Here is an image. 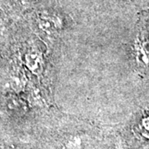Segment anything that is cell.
<instances>
[{
	"instance_id": "6da1fadb",
	"label": "cell",
	"mask_w": 149,
	"mask_h": 149,
	"mask_svg": "<svg viewBox=\"0 0 149 149\" xmlns=\"http://www.w3.org/2000/svg\"><path fill=\"white\" fill-rule=\"evenodd\" d=\"M37 21L40 28L47 32H58L64 27L62 17L54 12H42L38 14Z\"/></svg>"
},
{
	"instance_id": "7a4b0ae2",
	"label": "cell",
	"mask_w": 149,
	"mask_h": 149,
	"mask_svg": "<svg viewBox=\"0 0 149 149\" xmlns=\"http://www.w3.org/2000/svg\"><path fill=\"white\" fill-rule=\"evenodd\" d=\"M135 58L141 65L148 66L149 64V42L143 38L138 39L134 44Z\"/></svg>"
}]
</instances>
